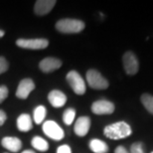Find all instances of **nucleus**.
Wrapping results in <instances>:
<instances>
[{
    "instance_id": "nucleus-27",
    "label": "nucleus",
    "mask_w": 153,
    "mask_h": 153,
    "mask_svg": "<svg viewBox=\"0 0 153 153\" xmlns=\"http://www.w3.org/2000/svg\"><path fill=\"white\" fill-rule=\"evenodd\" d=\"M4 35H5V32L3 31V30L0 29V38H3V37H4Z\"/></svg>"
},
{
    "instance_id": "nucleus-20",
    "label": "nucleus",
    "mask_w": 153,
    "mask_h": 153,
    "mask_svg": "<svg viewBox=\"0 0 153 153\" xmlns=\"http://www.w3.org/2000/svg\"><path fill=\"white\" fill-rule=\"evenodd\" d=\"M76 111L73 108H67L63 114V121L66 125H71L75 120Z\"/></svg>"
},
{
    "instance_id": "nucleus-3",
    "label": "nucleus",
    "mask_w": 153,
    "mask_h": 153,
    "mask_svg": "<svg viewBox=\"0 0 153 153\" xmlns=\"http://www.w3.org/2000/svg\"><path fill=\"white\" fill-rule=\"evenodd\" d=\"M85 76H87L88 84L91 88H94V90H105V88H108V81L97 70H88Z\"/></svg>"
},
{
    "instance_id": "nucleus-7",
    "label": "nucleus",
    "mask_w": 153,
    "mask_h": 153,
    "mask_svg": "<svg viewBox=\"0 0 153 153\" xmlns=\"http://www.w3.org/2000/svg\"><path fill=\"white\" fill-rule=\"evenodd\" d=\"M16 45L22 49H30V50H43L49 46L47 39L37 38V39H18Z\"/></svg>"
},
{
    "instance_id": "nucleus-2",
    "label": "nucleus",
    "mask_w": 153,
    "mask_h": 153,
    "mask_svg": "<svg viewBox=\"0 0 153 153\" xmlns=\"http://www.w3.org/2000/svg\"><path fill=\"white\" fill-rule=\"evenodd\" d=\"M85 24L82 20L73 19V18H65L61 19L56 23L55 28L57 31L64 34H76L82 32L85 29Z\"/></svg>"
},
{
    "instance_id": "nucleus-29",
    "label": "nucleus",
    "mask_w": 153,
    "mask_h": 153,
    "mask_svg": "<svg viewBox=\"0 0 153 153\" xmlns=\"http://www.w3.org/2000/svg\"><path fill=\"white\" fill-rule=\"evenodd\" d=\"M151 153H153V151H152V152H151Z\"/></svg>"
},
{
    "instance_id": "nucleus-17",
    "label": "nucleus",
    "mask_w": 153,
    "mask_h": 153,
    "mask_svg": "<svg viewBox=\"0 0 153 153\" xmlns=\"http://www.w3.org/2000/svg\"><path fill=\"white\" fill-rule=\"evenodd\" d=\"M31 145L36 150H39L41 152H45L49 150V143L46 139H44L41 136H34L31 140Z\"/></svg>"
},
{
    "instance_id": "nucleus-12",
    "label": "nucleus",
    "mask_w": 153,
    "mask_h": 153,
    "mask_svg": "<svg viewBox=\"0 0 153 153\" xmlns=\"http://www.w3.org/2000/svg\"><path fill=\"white\" fill-rule=\"evenodd\" d=\"M91 128V118L88 116H81L76 120L74 131L78 136H85Z\"/></svg>"
},
{
    "instance_id": "nucleus-21",
    "label": "nucleus",
    "mask_w": 153,
    "mask_h": 153,
    "mask_svg": "<svg viewBox=\"0 0 153 153\" xmlns=\"http://www.w3.org/2000/svg\"><path fill=\"white\" fill-rule=\"evenodd\" d=\"M130 153H145L144 145L142 142H134L130 147Z\"/></svg>"
},
{
    "instance_id": "nucleus-8",
    "label": "nucleus",
    "mask_w": 153,
    "mask_h": 153,
    "mask_svg": "<svg viewBox=\"0 0 153 153\" xmlns=\"http://www.w3.org/2000/svg\"><path fill=\"white\" fill-rule=\"evenodd\" d=\"M114 105L111 102L106 100H100L93 102L91 105V111L94 114L102 115V114H111L114 111Z\"/></svg>"
},
{
    "instance_id": "nucleus-14",
    "label": "nucleus",
    "mask_w": 153,
    "mask_h": 153,
    "mask_svg": "<svg viewBox=\"0 0 153 153\" xmlns=\"http://www.w3.org/2000/svg\"><path fill=\"white\" fill-rule=\"evenodd\" d=\"M1 145L7 150L11 152H18L22 148V142L18 137L15 136H6L1 140Z\"/></svg>"
},
{
    "instance_id": "nucleus-11",
    "label": "nucleus",
    "mask_w": 153,
    "mask_h": 153,
    "mask_svg": "<svg viewBox=\"0 0 153 153\" xmlns=\"http://www.w3.org/2000/svg\"><path fill=\"white\" fill-rule=\"evenodd\" d=\"M56 0H38L35 2L34 12L38 16H44L51 12L56 5Z\"/></svg>"
},
{
    "instance_id": "nucleus-5",
    "label": "nucleus",
    "mask_w": 153,
    "mask_h": 153,
    "mask_svg": "<svg viewBox=\"0 0 153 153\" xmlns=\"http://www.w3.org/2000/svg\"><path fill=\"white\" fill-rule=\"evenodd\" d=\"M66 79L76 94H79V96L85 94V90H87L85 82L84 81V79L82 78V76L78 72L70 71L66 76Z\"/></svg>"
},
{
    "instance_id": "nucleus-15",
    "label": "nucleus",
    "mask_w": 153,
    "mask_h": 153,
    "mask_svg": "<svg viewBox=\"0 0 153 153\" xmlns=\"http://www.w3.org/2000/svg\"><path fill=\"white\" fill-rule=\"evenodd\" d=\"M16 125L18 130L21 132H28L33 128V121L31 116L27 114H22L18 116Z\"/></svg>"
},
{
    "instance_id": "nucleus-4",
    "label": "nucleus",
    "mask_w": 153,
    "mask_h": 153,
    "mask_svg": "<svg viewBox=\"0 0 153 153\" xmlns=\"http://www.w3.org/2000/svg\"><path fill=\"white\" fill-rule=\"evenodd\" d=\"M42 129L46 136L55 140V141H60L65 136V132H64L63 128L54 120H47L43 122Z\"/></svg>"
},
{
    "instance_id": "nucleus-13",
    "label": "nucleus",
    "mask_w": 153,
    "mask_h": 153,
    "mask_svg": "<svg viewBox=\"0 0 153 153\" xmlns=\"http://www.w3.org/2000/svg\"><path fill=\"white\" fill-rule=\"evenodd\" d=\"M48 100L52 106L56 108H63L67 102V96L59 90L51 91L48 94Z\"/></svg>"
},
{
    "instance_id": "nucleus-1",
    "label": "nucleus",
    "mask_w": 153,
    "mask_h": 153,
    "mask_svg": "<svg viewBox=\"0 0 153 153\" xmlns=\"http://www.w3.org/2000/svg\"><path fill=\"white\" fill-rule=\"evenodd\" d=\"M132 133L130 125L125 121H117L105 127L103 134L109 139L119 140L126 138Z\"/></svg>"
},
{
    "instance_id": "nucleus-16",
    "label": "nucleus",
    "mask_w": 153,
    "mask_h": 153,
    "mask_svg": "<svg viewBox=\"0 0 153 153\" xmlns=\"http://www.w3.org/2000/svg\"><path fill=\"white\" fill-rule=\"evenodd\" d=\"M90 149L94 153H108V145L105 141L99 138H94L90 141Z\"/></svg>"
},
{
    "instance_id": "nucleus-26",
    "label": "nucleus",
    "mask_w": 153,
    "mask_h": 153,
    "mask_svg": "<svg viewBox=\"0 0 153 153\" xmlns=\"http://www.w3.org/2000/svg\"><path fill=\"white\" fill-rule=\"evenodd\" d=\"M114 153H130V152H128L126 148L120 145V146H117V147L115 148Z\"/></svg>"
},
{
    "instance_id": "nucleus-23",
    "label": "nucleus",
    "mask_w": 153,
    "mask_h": 153,
    "mask_svg": "<svg viewBox=\"0 0 153 153\" xmlns=\"http://www.w3.org/2000/svg\"><path fill=\"white\" fill-rule=\"evenodd\" d=\"M8 68H9V64L7 62V60L4 57H0V75L7 72Z\"/></svg>"
},
{
    "instance_id": "nucleus-22",
    "label": "nucleus",
    "mask_w": 153,
    "mask_h": 153,
    "mask_svg": "<svg viewBox=\"0 0 153 153\" xmlns=\"http://www.w3.org/2000/svg\"><path fill=\"white\" fill-rule=\"evenodd\" d=\"M9 94V91L6 85H0V103H2L7 99Z\"/></svg>"
},
{
    "instance_id": "nucleus-19",
    "label": "nucleus",
    "mask_w": 153,
    "mask_h": 153,
    "mask_svg": "<svg viewBox=\"0 0 153 153\" xmlns=\"http://www.w3.org/2000/svg\"><path fill=\"white\" fill-rule=\"evenodd\" d=\"M141 103L149 114H153V96L149 94H143L140 97Z\"/></svg>"
},
{
    "instance_id": "nucleus-10",
    "label": "nucleus",
    "mask_w": 153,
    "mask_h": 153,
    "mask_svg": "<svg viewBox=\"0 0 153 153\" xmlns=\"http://www.w3.org/2000/svg\"><path fill=\"white\" fill-rule=\"evenodd\" d=\"M62 67V61L58 58L54 57H47L44 58L41 62L39 63V69L43 73H52L54 71H57Z\"/></svg>"
},
{
    "instance_id": "nucleus-9",
    "label": "nucleus",
    "mask_w": 153,
    "mask_h": 153,
    "mask_svg": "<svg viewBox=\"0 0 153 153\" xmlns=\"http://www.w3.org/2000/svg\"><path fill=\"white\" fill-rule=\"evenodd\" d=\"M35 84L31 79H23L19 82L18 88L16 90V97L20 100H26L31 94V91H34Z\"/></svg>"
},
{
    "instance_id": "nucleus-28",
    "label": "nucleus",
    "mask_w": 153,
    "mask_h": 153,
    "mask_svg": "<svg viewBox=\"0 0 153 153\" xmlns=\"http://www.w3.org/2000/svg\"><path fill=\"white\" fill-rule=\"evenodd\" d=\"M22 153H35V152L32 151V150H29V149H27V150H24Z\"/></svg>"
},
{
    "instance_id": "nucleus-24",
    "label": "nucleus",
    "mask_w": 153,
    "mask_h": 153,
    "mask_svg": "<svg viewBox=\"0 0 153 153\" xmlns=\"http://www.w3.org/2000/svg\"><path fill=\"white\" fill-rule=\"evenodd\" d=\"M57 153H72V149L68 144H64L58 147Z\"/></svg>"
},
{
    "instance_id": "nucleus-25",
    "label": "nucleus",
    "mask_w": 153,
    "mask_h": 153,
    "mask_svg": "<svg viewBox=\"0 0 153 153\" xmlns=\"http://www.w3.org/2000/svg\"><path fill=\"white\" fill-rule=\"evenodd\" d=\"M6 119H7V115H6L5 111L0 109V126H2L5 123Z\"/></svg>"
},
{
    "instance_id": "nucleus-6",
    "label": "nucleus",
    "mask_w": 153,
    "mask_h": 153,
    "mask_svg": "<svg viewBox=\"0 0 153 153\" xmlns=\"http://www.w3.org/2000/svg\"><path fill=\"white\" fill-rule=\"evenodd\" d=\"M122 64H123V69L125 73L129 76H133L138 73L139 70V63L137 57L131 51L125 52L122 56Z\"/></svg>"
},
{
    "instance_id": "nucleus-18",
    "label": "nucleus",
    "mask_w": 153,
    "mask_h": 153,
    "mask_svg": "<svg viewBox=\"0 0 153 153\" xmlns=\"http://www.w3.org/2000/svg\"><path fill=\"white\" fill-rule=\"evenodd\" d=\"M46 114H47V109L44 105H38L33 111V119H34L36 124H41L44 122Z\"/></svg>"
}]
</instances>
